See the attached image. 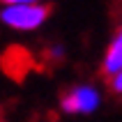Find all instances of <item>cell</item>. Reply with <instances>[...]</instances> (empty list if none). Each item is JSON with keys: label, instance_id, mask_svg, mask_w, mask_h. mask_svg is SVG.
<instances>
[{"label": "cell", "instance_id": "obj_1", "mask_svg": "<svg viewBox=\"0 0 122 122\" xmlns=\"http://www.w3.org/2000/svg\"><path fill=\"white\" fill-rule=\"evenodd\" d=\"M51 7L32 0H9L0 7V21L12 30H35L48 19Z\"/></svg>", "mask_w": 122, "mask_h": 122}, {"label": "cell", "instance_id": "obj_2", "mask_svg": "<svg viewBox=\"0 0 122 122\" xmlns=\"http://www.w3.org/2000/svg\"><path fill=\"white\" fill-rule=\"evenodd\" d=\"M102 97L92 85H78L62 95V111L65 113H92L97 111Z\"/></svg>", "mask_w": 122, "mask_h": 122}, {"label": "cell", "instance_id": "obj_3", "mask_svg": "<svg viewBox=\"0 0 122 122\" xmlns=\"http://www.w3.org/2000/svg\"><path fill=\"white\" fill-rule=\"evenodd\" d=\"M104 74L106 76H115L120 74V67H122V35L117 32L111 41V46L106 48V55H104Z\"/></svg>", "mask_w": 122, "mask_h": 122}, {"label": "cell", "instance_id": "obj_4", "mask_svg": "<svg viewBox=\"0 0 122 122\" xmlns=\"http://www.w3.org/2000/svg\"><path fill=\"white\" fill-rule=\"evenodd\" d=\"M111 90H113L115 95H120V92H122V74L111 76Z\"/></svg>", "mask_w": 122, "mask_h": 122}]
</instances>
